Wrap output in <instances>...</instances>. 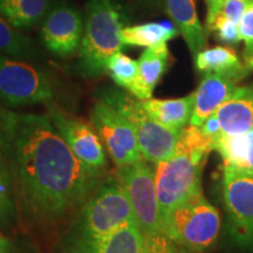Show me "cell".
<instances>
[{
    "instance_id": "obj_1",
    "label": "cell",
    "mask_w": 253,
    "mask_h": 253,
    "mask_svg": "<svg viewBox=\"0 0 253 253\" xmlns=\"http://www.w3.org/2000/svg\"><path fill=\"white\" fill-rule=\"evenodd\" d=\"M0 154L15 207L37 226L78 213L104 177L75 156L46 114L0 108Z\"/></svg>"
},
{
    "instance_id": "obj_2",
    "label": "cell",
    "mask_w": 253,
    "mask_h": 253,
    "mask_svg": "<svg viewBox=\"0 0 253 253\" xmlns=\"http://www.w3.org/2000/svg\"><path fill=\"white\" fill-rule=\"evenodd\" d=\"M213 150L199 126H186L172 156L155 164V186L163 224L170 212L202 186V173Z\"/></svg>"
},
{
    "instance_id": "obj_3",
    "label": "cell",
    "mask_w": 253,
    "mask_h": 253,
    "mask_svg": "<svg viewBox=\"0 0 253 253\" xmlns=\"http://www.w3.org/2000/svg\"><path fill=\"white\" fill-rule=\"evenodd\" d=\"M134 221V211L125 189L115 173H109L77 213L63 240V253L86 251Z\"/></svg>"
},
{
    "instance_id": "obj_4",
    "label": "cell",
    "mask_w": 253,
    "mask_h": 253,
    "mask_svg": "<svg viewBox=\"0 0 253 253\" xmlns=\"http://www.w3.org/2000/svg\"><path fill=\"white\" fill-rule=\"evenodd\" d=\"M114 173L128 196L145 248L151 253H173L160 212L155 186V164L143 160L116 168Z\"/></svg>"
},
{
    "instance_id": "obj_5",
    "label": "cell",
    "mask_w": 253,
    "mask_h": 253,
    "mask_svg": "<svg viewBox=\"0 0 253 253\" xmlns=\"http://www.w3.org/2000/svg\"><path fill=\"white\" fill-rule=\"evenodd\" d=\"M221 227L218 210L198 188L177 205L164 221L173 253H208L219 238Z\"/></svg>"
},
{
    "instance_id": "obj_6",
    "label": "cell",
    "mask_w": 253,
    "mask_h": 253,
    "mask_svg": "<svg viewBox=\"0 0 253 253\" xmlns=\"http://www.w3.org/2000/svg\"><path fill=\"white\" fill-rule=\"evenodd\" d=\"M122 18L112 0H89L84 18V34L79 48V66L87 78L106 72L107 62L121 52Z\"/></svg>"
},
{
    "instance_id": "obj_7",
    "label": "cell",
    "mask_w": 253,
    "mask_h": 253,
    "mask_svg": "<svg viewBox=\"0 0 253 253\" xmlns=\"http://www.w3.org/2000/svg\"><path fill=\"white\" fill-rule=\"evenodd\" d=\"M101 99L125 115L134 126L144 161L156 164L172 156L182 131L171 130L158 123L147 113L142 101L131 97L130 94L109 89L103 91Z\"/></svg>"
},
{
    "instance_id": "obj_8",
    "label": "cell",
    "mask_w": 253,
    "mask_h": 253,
    "mask_svg": "<svg viewBox=\"0 0 253 253\" xmlns=\"http://www.w3.org/2000/svg\"><path fill=\"white\" fill-rule=\"evenodd\" d=\"M53 79L26 60L0 55V101L8 107L52 102Z\"/></svg>"
},
{
    "instance_id": "obj_9",
    "label": "cell",
    "mask_w": 253,
    "mask_h": 253,
    "mask_svg": "<svg viewBox=\"0 0 253 253\" xmlns=\"http://www.w3.org/2000/svg\"><path fill=\"white\" fill-rule=\"evenodd\" d=\"M221 194L229 231L239 248L253 250V172L223 168Z\"/></svg>"
},
{
    "instance_id": "obj_10",
    "label": "cell",
    "mask_w": 253,
    "mask_h": 253,
    "mask_svg": "<svg viewBox=\"0 0 253 253\" xmlns=\"http://www.w3.org/2000/svg\"><path fill=\"white\" fill-rule=\"evenodd\" d=\"M90 125L99 134L116 168L143 161L134 126L125 115L101 97L91 108Z\"/></svg>"
},
{
    "instance_id": "obj_11",
    "label": "cell",
    "mask_w": 253,
    "mask_h": 253,
    "mask_svg": "<svg viewBox=\"0 0 253 253\" xmlns=\"http://www.w3.org/2000/svg\"><path fill=\"white\" fill-rule=\"evenodd\" d=\"M46 104L47 115L75 156L88 167L103 171L108 166L106 150L94 126L65 112L53 101Z\"/></svg>"
},
{
    "instance_id": "obj_12",
    "label": "cell",
    "mask_w": 253,
    "mask_h": 253,
    "mask_svg": "<svg viewBox=\"0 0 253 253\" xmlns=\"http://www.w3.org/2000/svg\"><path fill=\"white\" fill-rule=\"evenodd\" d=\"M41 23V41L50 53L65 59L78 52L84 20L77 8L67 4L56 5L50 7Z\"/></svg>"
},
{
    "instance_id": "obj_13",
    "label": "cell",
    "mask_w": 253,
    "mask_h": 253,
    "mask_svg": "<svg viewBox=\"0 0 253 253\" xmlns=\"http://www.w3.org/2000/svg\"><path fill=\"white\" fill-rule=\"evenodd\" d=\"M239 80L217 74L207 73L195 91L194 109H192L190 125L201 126L209 116L216 113V110L232 95L237 89Z\"/></svg>"
},
{
    "instance_id": "obj_14",
    "label": "cell",
    "mask_w": 253,
    "mask_h": 253,
    "mask_svg": "<svg viewBox=\"0 0 253 253\" xmlns=\"http://www.w3.org/2000/svg\"><path fill=\"white\" fill-rule=\"evenodd\" d=\"M214 115L219 122L220 136L240 135L252 129L253 84L237 87L229 99L216 110Z\"/></svg>"
},
{
    "instance_id": "obj_15",
    "label": "cell",
    "mask_w": 253,
    "mask_h": 253,
    "mask_svg": "<svg viewBox=\"0 0 253 253\" xmlns=\"http://www.w3.org/2000/svg\"><path fill=\"white\" fill-rule=\"evenodd\" d=\"M170 60L167 43L148 47L137 60V78L129 93L141 101L151 99L155 87L169 68Z\"/></svg>"
},
{
    "instance_id": "obj_16",
    "label": "cell",
    "mask_w": 253,
    "mask_h": 253,
    "mask_svg": "<svg viewBox=\"0 0 253 253\" xmlns=\"http://www.w3.org/2000/svg\"><path fill=\"white\" fill-rule=\"evenodd\" d=\"M168 13L184 38L194 60L207 45V38L199 21L194 0H167Z\"/></svg>"
},
{
    "instance_id": "obj_17",
    "label": "cell",
    "mask_w": 253,
    "mask_h": 253,
    "mask_svg": "<svg viewBox=\"0 0 253 253\" xmlns=\"http://www.w3.org/2000/svg\"><path fill=\"white\" fill-rule=\"evenodd\" d=\"M195 93L181 99H148L142 101L147 113L158 123L175 131H182L191 119Z\"/></svg>"
},
{
    "instance_id": "obj_18",
    "label": "cell",
    "mask_w": 253,
    "mask_h": 253,
    "mask_svg": "<svg viewBox=\"0 0 253 253\" xmlns=\"http://www.w3.org/2000/svg\"><path fill=\"white\" fill-rule=\"evenodd\" d=\"M211 143L223 160V168L253 172V128L240 135L219 136Z\"/></svg>"
},
{
    "instance_id": "obj_19",
    "label": "cell",
    "mask_w": 253,
    "mask_h": 253,
    "mask_svg": "<svg viewBox=\"0 0 253 253\" xmlns=\"http://www.w3.org/2000/svg\"><path fill=\"white\" fill-rule=\"evenodd\" d=\"M198 71L232 77L242 81L250 69L242 63L237 53L230 47L217 46L201 50L195 58Z\"/></svg>"
},
{
    "instance_id": "obj_20",
    "label": "cell",
    "mask_w": 253,
    "mask_h": 253,
    "mask_svg": "<svg viewBox=\"0 0 253 253\" xmlns=\"http://www.w3.org/2000/svg\"><path fill=\"white\" fill-rule=\"evenodd\" d=\"M50 7V0H0V14L20 31L41 23Z\"/></svg>"
},
{
    "instance_id": "obj_21",
    "label": "cell",
    "mask_w": 253,
    "mask_h": 253,
    "mask_svg": "<svg viewBox=\"0 0 253 253\" xmlns=\"http://www.w3.org/2000/svg\"><path fill=\"white\" fill-rule=\"evenodd\" d=\"M144 238L137 223H129L81 253H142Z\"/></svg>"
},
{
    "instance_id": "obj_22",
    "label": "cell",
    "mask_w": 253,
    "mask_h": 253,
    "mask_svg": "<svg viewBox=\"0 0 253 253\" xmlns=\"http://www.w3.org/2000/svg\"><path fill=\"white\" fill-rule=\"evenodd\" d=\"M178 33L176 26L163 23H148L136 26L125 27L121 31L123 46L154 47L175 38Z\"/></svg>"
},
{
    "instance_id": "obj_23",
    "label": "cell",
    "mask_w": 253,
    "mask_h": 253,
    "mask_svg": "<svg viewBox=\"0 0 253 253\" xmlns=\"http://www.w3.org/2000/svg\"><path fill=\"white\" fill-rule=\"evenodd\" d=\"M0 53L9 58L26 60V61L39 58V50L37 49L33 41L6 20L1 14H0Z\"/></svg>"
},
{
    "instance_id": "obj_24",
    "label": "cell",
    "mask_w": 253,
    "mask_h": 253,
    "mask_svg": "<svg viewBox=\"0 0 253 253\" xmlns=\"http://www.w3.org/2000/svg\"><path fill=\"white\" fill-rule=\"evenodd\" d=\"M137 61L123 54L122 52L115 53L107 62L106 72L120 87L130 90L137 78Z\"/></svg>"
},
{
    "instance_id": "obj_25",
    "label": "cell",
    "mask_w": 253,
    "mask_h": 253,
    "mask_svg": "<svg viewBox=\"0 0 253 253\" xmlns=\"http://www.w3.org/2000/svg\"><path fill=\"white\" fill-rule=\"evenodd\" d=\"M207 26L216 36L218 40L230 45H236L240 41L238 25L220 13L207 14Z\"/></svg>"
},
{
    "instance_id": "obj_26",
    "label": "cell",
    "mask_w": 253,
    "mask_h": 253,
    "mask_svg": "<svg viewBox=\"0 0 253 253\" xmlns=\"http://www.w3.org/2000/svg\"><path fill=\"white\" fill-rule=\"evenodd\" d=\"M14 198L12 192L11 181L6 170L4 160L0 154V225L13 217L14 213Z\"/></svg>"
},
{
    "instance_id": "obj_27",
    "label": "cell",
    "mask_w": 253,
    "mask_h": 253,
    "mask_svg": "<svg viewBox=\"0 0 253 253\" xmlns=\"http://www.w3.org/2000/svg\"><path fill=\"white\" fill-rule=\"evenodd\" d=\"M208 14L220 13L238 25L246 7V0H204Z\"/></svg>"
},
{
    "instance_id": "obj_28",
    "label": "cell",
    "mask_w": 253,
    "mask_h": 253,
    "mask_svg": "<svg viewBox=\"0 0 253 253\" xmlns=\"http://www.w3.org/2000/svg\"><path fill=\"white\" fill-rule=\"evenodd\" d=\"M240 40L245 43L244 58L253 56V0H246L244 9L238 24Z\"/></svg>"
},
{
    "instance_id": "obj_29",
    "label": "cell",
    "mask_w": 253,
    "mask_h": 253,
    "mask_svg": "<svg viewBox=\"0 0 253 253\" xmlns=\"http://www.w3.org/2000/svg\"><path fill=\"white\" fill-rule=\"evenodd\" d=\"M0 253H13L11 244L1 233H0Z\"/></svg>"
},
{
    "instance_id": "obj_30",
    "label": "cell",
    "mask_w": 253,
    "mask_h": 253,
    "mask_svg": "<svg viewBox=\"0 0 253 253\" xmlns=\"http://www.w3.org/2000/svg\"><path fill=\"white\" fill-rule=\"evenodd\" d=\"M245 59V66L249 69H253V56H249V58H244Z\"/></svg>"
},
{
    "instance_id": "obj_31",
    "label": "cell",
    "mask_w": 253,
    "mask_h": 253,
    "mask_svg": "<svg viewBox=\"0 0 253 253\" xmlns=\"http://www.w3.org/2000/svg\"><path fill=\"white\" fill-rule=\"evenodd\" d=\"M142 253H150L149 250H148L145 246H143V250H142Z\"/></svg>"
}]
</instances>
